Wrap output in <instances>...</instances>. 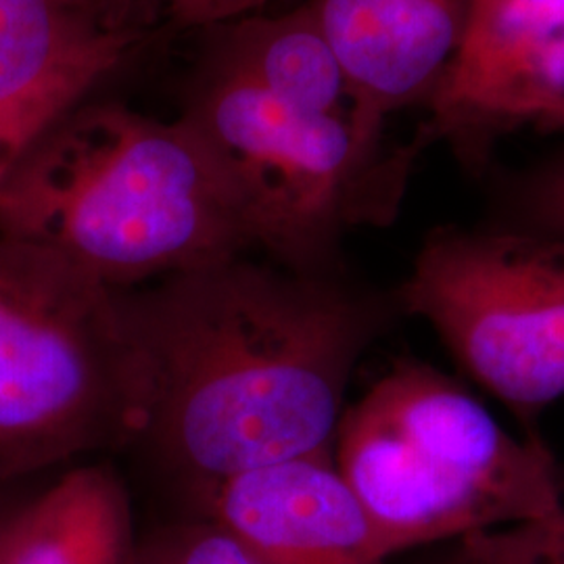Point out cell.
Instances as JSON below:
<instances>
[{"mask_svg":"<svg viewBox=\"0 0 564 564\" xmlns=\"http://www.w3.org/2000/svg\"><path fill=\"white\" fill-rule=\"evenodd\" d=\"M149 372V440L199 494L333 454L345 389L384 305L337 274L245 256L120 291Z\"/></svg>","mask_w":564,"mask_h":564,"instance_id":"6da1fadb","label":"cell"},{"mask_svg":"<svg viewBox=\"0 0 564 564\" xmlns=\"http://www.w3.org/2000/svg\"><path fill=\"white\" fill-rule=\"evenodd\" d=\"M0 237L46 247L116 291L251 249L218 167L181 118L86 99L2 176Z\"/></svg>","mask_w":564,"mask_h":564,"instance_id":"7a4b0ae2","label":"cell"},{"mask_svg":"<svg viewBox=\"0 0 564 564\" xmlns=\"http://www.w3.org/2000/svg\"><path fill=\"white\" fill-rule=\"evenodd\" d=\"M335 464L384 558L533 521L564 506V470L435 366L402 358L343 412Z\"/></svg>","mask_w":564,"mask_h":564,"instance_id":"3957f363","label":"cell"},{"mask_svg":"<svg viewBox=\"0 0 564 564\" xmlns=\"http://www.w3.org/2000/svg\"><path fill=\"white\" fill-rule=\"evenodd\" d=\"M181 120L218 167L251 247L302 274H337L349 230L395 220L421 151L389 147L356 113L281 101L207 48Z\"/></svg>","mask_w":564,"mask_h":564,"instance_id":"277c9868","label":"cell"},{"mask_svg":"<svg viewBox=\"0 0 564 564\" xmlns=\"http://www.w3.org/2000/svg\"><path fill=\"white\" fill-rule=\"evenodd\" d=\"M149 398L120 291L0 237V484L142 440Z\"/></svg>","mask_w":564,"mask_h":564,"instance_id":"5b68a950","label":"cell"},{"mask_svg":"<svg viewBox=\"0 0 564 564\" xmlns=\"http://www.w3.org/2000/svg\"><path fill=\"white\" fill-rule=\"evenodd\" d=\"M395 307L421 318L485 389L533 416L564 395V237L431 232Z\"/></svg>","mask_w":564,"mask_h":564,"instance_id":"8992f818","label":"cell"},{"mask_svg":"<svg viewBox=\"0 0 564 564\" xmlns=\"http://www.w3.org/2000/svg\"><path fill=\"white\" fill-rule=\"evenodd\" d=\"M419 144L479 165L521 128L564 132V0H470L460 48L426 101Z\"/></svg>","mask_w":564,"mask_h":564,"instance_id":"52a82bcc","label":"cell"},{"mask_svg":"<svg viewBox=\"0 0 564 564\" xmlns=\"http://www.w3.org/2000/svg\"><path fill=\"white\" fill-rule=\"evenodd\" d=\"M199 498L262 564H387L333 454L247 470Z\"/></svg>","mask_w":564,"mask_h":564,"instance_id":"ba28073f","label":"cell"},{"mask_svg":"<svg viewBox=\"0 0 564 564\" xmlns=\"http://www.w3.org/2000/svg\"><path fill=\"white\" fill-rule=\"evenodd\" d=\"M341 61L356 116L384 130L389 113L431 99L463 42L470 0H310Z\"/></svg>","mask_w":564,"mask_h":564,"instance_id":"9c48e42d","label":"cell"},{"mask_svg":"<svg viewBox=\"0 0 564 564\" xmlns=\"http://www.w3.org/2000/svg\"><path fill=\"white\" fill-rule=\"evenodd\" d=\"M126 0H0V105L63 80H107L141 46Z\"/></svg>","mask_w":564,"mask_h":564,"instance_id":"30bf717a","label":"cell"},{"mask_svg":"<svg viewBox=\"0 0 564 564\" xmlns=\"http://www.w3.org/2000/svg\"><path fill=\"white\" fill-rule=\"evenodd\" d=\"M134 550L120 479L84 466L13 510L2 564H132Z\"/></svg>","mask_w":564,"mask_h":564,"instance_id":"8fae6325","label":"cell"},{"mask_svg":"<svg viewBox=\"0 0 564 564\" xmlns=\"http://www.w3.org/2000/svg\"><path fill=\"white\" fill-rule=\"evenodd\" d=\"M205 32L207 51L276 99L318 113H356L341 61L310 0L284 15L256 13Z\"/></svg>","mask_w":564,"mask_h":564,"instance_id":"7c38bea8","label":"cell"},{"mask_svg":"<svg viewBox=\"0 0 564 564\" xmlns=\"http://www.w3.org/2000/svg\"><path fill=\"white\" fill-rule=\"evenodd\" d=\"M437 564H564V506L533 521L460 538Z\"/></svg>","mask_w":564,"mask_h":564,"instance_id":"4fadbf2b","label":"cell"},{"mask_svg":"<svg viewBox=\"0 0 564 564\" xmlns=\"http://www.w3.org/2000/svg\"><path fill=\"white\" fill-rule=\"evenodd\" d=\"M97 86L93 80L55 82L23 99L0 105V181L53 121L88 99Z\"/></svg>","mask_w":564,"mask_h":564,"instance_id":"5bb4252c","label":"cell"},{"mask_svg":"<svg viewBox=\"0 0 564 564\" xmlns=\"http://www.w3.org/2000/svg\"><path fill=\"white\" fill-rule=\"evenodd\" d=\"M132 564H262L220 524L197 523L165 527L134 550Z\"/></svg>","mask_w":564,"mask_h":564,"instance_id":"9a60e30c","label":"cell"},{"mask_svg":"<svg viewBox=\"0 0 564 564\" xmlns=\"http://www.w3.org/2000/svg\"><path fill=\"white\" fill-rule=\"evenodd\" d=\"M510 202L519 228L564 237V151L517 182Z\"/></svg>","mask_w":564,"mask_h":564,"instance_id":"2e32d148","label":"cell"},{"mask_svg":"<svg viewBox=\"0 0 564 564\" xmlns=\"http://www.w3.org/2000/svg\"><path fill=\"white\" fill-rule=\"evenodd\" d=\"M270 0H165V9L181 25L214 28L262 11Z\"/></svg>","mask_w":564,"mask_h":564,"instance_id":"e0dca14e","label":"cell"},{"mask_svg":"<svg viewBox=\"0 0 564 564\" xmlns=\"http://www.w3.org/2000/svg\"><path fill=\"white\" fill-rule=\"evenodd\" d=\"M11 512L0 514V564H2V554H4V544H7V533H9V523H11Z\"/></svg>","mask_w":564,"mask_h":564,"instance_id":"ac0fdd59","label":"cell"},{"mask_svg":"<svg viewBox=\"0 0 564 564\" xmlns=\"http://www.w3.org/2000/svg\"><path fill=\"white\" fill-rule=\"evenodd\" d=\"M126 2H128V4H132L134 9H139L141 13H144L147 9H153V7H158V4H160V7L165 4V0H126Z\"/></svg>","mask_w":564,"mask_h":564,"instance_id":"d6986e66","label":"cell"}]
</instances>
